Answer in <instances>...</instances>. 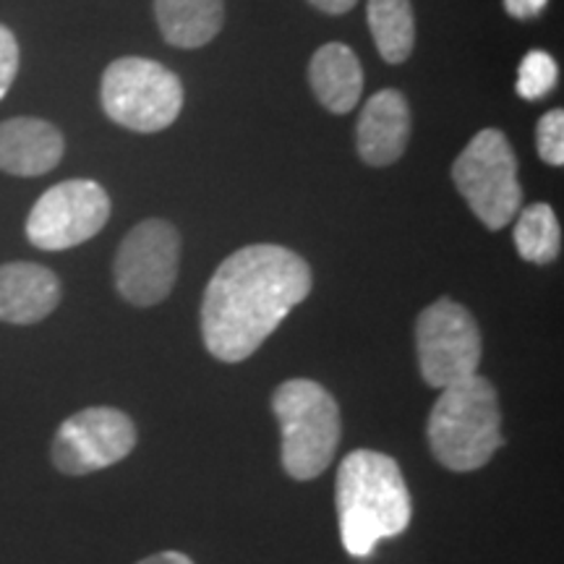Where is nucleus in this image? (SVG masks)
<instances>
[{
  "instance_id": "nucleus-1",
  "label": "nucleus",
  "mask_w": 564,
  "mask_h": 564,
  "mask_svg": "<svg viewBox=\"0 0 564 564\" xmlns=\"http://www.w3.org/2000/svg\"><path fill=\"white\" fill-rule=\"evenodd\" d=\"M312 293V270L274 243L232 251L212 274L202 301V337L217 361L241 364Z\"/></svg>"
},
{
  "instance_id": "nucleus-2",
  "label": "nucleus",
  "mask_w": 564,
  "mask_h": 564,
  "mask_svg": "<svg viewBox=\"0 0 564 564\" xmlns=\"http://www.w3.org/2000/svg\"><path fill=\"white\" fill-rule=\"evenodd\" d=\"M335 507L345 552L358 560L371 556L379 541L405 533L413 518L403 470L377 449H356L340 463Z\"/></svg>"
},
{
  "instance_id": "nucleus-3",
  "label": "nucleus",
  "mask_w": 564,
  "mask_h": 564,
  "mask_svg": "<svg viewBox=\"0 0 564 564\" xmlns=\"http://www.w3.org/2000/svg\"><path fill=\"white\" fill-rule=\"evenodd\" d=\"M426 436L436 463L447 470L470 474L489 465L507 442L499 398L489 379L474 373L444 387L429 413Z\"/></svg>"
},
{
  "instance_id": "nucleus-4",
  "label": "nucleus",
  "mask_w": 564,
  "mask_h": 564,
  "mask_svg": "<svg viewBox=\"0 0 564 564\" xmlns=\"http://www.w3.org/2000/svg\"><path fill=\"white\" fill-rule=\"evenodd\" d=\"M272 413L282 436V470L293 481L319 478L343 440V415L333 392L314 379H288L272 392Z\"/></svg>"
},
{
  "instance_id": "nucleus-5",
  "label": "nucleus",
  "mask_w": 564,
  "mask_h": 564,
  "mask_svg": "<svg viewBox=\"0 0 564 564\" xmlns=\"http://www.w3.org/2000/svg\"><path fill=\"white\" fill-rule=\"evenodd\" d=\"M453 181L468 207L489 230H502L523 207L518 160L502 131H478L453 165Z\"/></svg>"
},
{
  "instance_id": "nucleus-6",
  "label": "nucleus",
  "mask_w": 564,
  "mask_h": 564,
  "mask_svg": "<svg viewBox=\"0 0 564 564\" xmlns=\"http://www.w3.org/2000/svg\"><path fill=\"white\" fill-rule=\"evenodd\" d=\"M102 108L123 129L154 133L181 116L183 87L158 61L118 58L102 76Z\"/></svg>"
},
{
  "instance_id": "nucleus-7",
  "label": "nucleus",
  "mask_w": 564,
  "mask_h": 564,
  "mask_svg": "<svg viewBox=\"0 0 564 564\" xmlns=\"http://www.w3.org/2000/svg\"><path fill=\"white\" fill-rule=\"evenodd\" d=\"M415 352L423 382L444 390L478 371L484 356L481 329L463 303L440 299L419 314Z\"/></svg>"
},
{
  "instance_id": "nucleus-8",
  "label": "nucleus",
  "mask_w": 564,
  "mask_h": 564,
  "mask_svg": "<svg viewBox=\"0 0 564 564\" xmlns=\"http://www.w3.org/2000/svg\"><path fill=\"white\" fill-rule=\"evenodd\" d=\"M181 264V236L167 220H144L123 238L112 264L118 293L131 306H158L173 293Z\"/></svg>"
},
{
  "instance_id": "nucleus-9",
  "label": "nucleus",
  "mask_w": 564,
  "mask_h": 564,
  "mask_svg": "<svg viewBox=\"0 0 564 564\" xmlns=\"http://www.w3.org/2000/svg\"><path fill=\"white\" fill-rule=\"evenodd\" d=\"M110 220V196L95 181H63L47 188L26 217V238L42 251L87 243Z\"/></svg>"
},
{
  "instance_id": "nucleus-10",
  "label": "nucleus",
  "mask_w": 564,
  "mask_h": 564,
  "mask_svg": "<svg viewBox=\"0 0 564 564\" xmlns=\"http://www.w3.org/2000/svg\"><path fill=\"white\" fill-rule=\"evenodd\" d=\"M137 447V426L118 408L97 405L68 415L53 436V465L66 476H89L126 460Z\"/></svg>"
},
{
  "instance_id": "nucleus-11",
  "label": "nucleus",
  "mask_w": 564,
  "mask_h": 564,
  "mask_svg": "<svg viewBox=\"0 0 564 564\" xmlns=\"http://www.w3.org/2000/svg\"><path fill=\"white\" fill-rule=\"evenodd\" d=\"M411 139V110L398 89H382L366 102L358 121V154L366 165L384 167L403 158Z\"/></svg>"
},
{
  "instance_id": "nucleus-12",
  "label": "nucleus",
  "mask_w": 564,
  "mask_h": 564,
  "mask_svg": "<svg viewBox=\"0 0 564 564\" xmlns=\"http://www.w3.org/2000/svg\"><path fill=\"white\" fill-rule=\"evenodd\" d=\"M61 303V280L34 262L0 264V322L37 324Z\"/></svg>"
},
{
  "instance_id": "nucleus-13",
  "label": "nucleus",
  "mask_w": 564,
  "mask_h": 564,
  "mask_svg": "<svg viewBox=\"0 0 564 564\" xmlns=\"http://www.w3.org/2000/svg\"><path fill=\"white\" fill-rule=\"evenodd\" d=\"M66 150L63 133L40 118H11L0 123V171L34 178L51 173Z\"/></svg>"
},
{
  "instance_id": "nucleus-14",
  "label": "nucleus",
  "mask_w": 564,
  "mask_h": 564,
  "mask_svg": "<svg viewBox=\"0 0 564 564\" xmlns=\"http://www.w3.org/2000/svg\"><path fill=\"white\" fill-rule=\"evenodd\" d=\"M312 89L324 108L329 112H350L361 102L364 91V68L358 55L343 42H327L314 53L308 66Z\"/></svg>"
},
{
  "instance_id": "nucleus-15",
  "label": "nucleus",
  "mask_w": 564,
  "mask_h": 564,
  "mask_svg": "<svg viewBox=\"0 0 564 564\" xmlns=\"http://www.w3.org/2000/svg\"><path fill=\"white\" fill-rule=\"evenodd\" d=\"M154 17L171 45L194 51L220 34L223 0H154Z\"/></svg>"
},
{
  "instance_id": "nucleus-16",
  "label": "nucleus",
  "mask_w": 564,
  "mask_h": 564,
  "mask_svg": "<svg viewBox=\"0 0 564 564\" xmlns=\"http://www.w3.org/2000/svg\"><path fill=\"white\" fill-rule=\"evenodd\" d=\"M369 26L377 51L387 63L411 58L415 45V21L411 0H369Z\"/></svg>"
},
{
  "instance_id": "nucleus-17",
  "label": "nucleus",
  "mask_w": 564,
  "mask_h": 564,
  "mask_svg": "<svg viewBox=\"0 0 564 564\" xmlns=\"http://www.w3.org/2000/svg\"><path fill=\"white\" fill-rule=\"evenodd\" d=\"M518 223H514V249L531 264H552L560 259L562 251V230L554 209L539 202L531 207L520 209Z\"/></svg>"
},
{
  "instance_id": "nucleus-18",
  "label": "nucleus",
  "mask_w": 564,
  "mask_h": 564,
  "mask_svg": "<svg viewBox=\"0 0 564 564\" xmlns=\"http://www.w3.org/2000/svg\"><path fill=\"white\" fill-rule=\"evenodd\" d=\"M556 76H560V68H556L552 55L544 51L528 53L518 70V95L528 102L544 100L556 87Z\"/></svg>"
},
{
  "instance_id": "nucleus-19",
  "label": "nucleus",
  "mask_w": 564,
  "mask_h": 564,
  "mask_svg": "<svg viewBox=\"0 0 564 564\" xmlns=\"http://www.w3.org/2000/svg\"><path fill=\"white\" fill-rule=\"evenodd\" d=\"M535 141H539V154L546 165L560 167L564 162V112L552 110L546 112L535 129Z\"/></svg>"
},
{
  "instance_id": "nucleus-20",
  "label": "nucleus",
  "mask_w": 564,
  "mask_h": 564,
  "mask_svg": "<svg viewBox=\"0 0 564 564\" xmlns=\"http://www.w3.org/2000/svg\"><path fill=\"white\" fill-rule=\"evenodd\" d=\"M19 70V42L9 26L0 24V100L9 95Z\"/></svg>"
},
{
  "instance_id": "nucleus-21",
  "label": "nucleus",
  "mask_w": 564,
  "mask_h": 564,
  "mask_svg": "<svg viewBox=\"0 0 564 564\" xmlns=\"http://www.w3.org/2000/svg\"><path fill=\"white\" fill-rule=\"evenodd\" d=\"M549 0H505V9L514 19H535L546 9Z\"/></svg>"
},
{
  "instance_id": "nucleus-22",
  "label": "nucleus",
  "mask_w": 564,
  "mask_h": 564,
  "mask_svg": "<svg viewBox=\"0 0 564 564\" xmlns=\"http://www.w3.org/2000/svg\"><path fill=\"white\" fill-rule=\"evenodd\" d=\"M308 3L316 6L322 13H329V17H343V13L356 9L358 0H308Z\"/></svg>"
},
{
  "instance_id": "nucleus-23",
  "label": "nucleus",
  "mask_w": 564,
  "mask_h": 564,
  "mask_svg": "<svg viewBox=\"0 0 564 564\" xmlns=\"http://www.w3.org/2000/svg\"><path fill=\"white\" fill-rule=\"evenodd\" d=\"M137 564H194L192 556H186L183 552H173V549H167V552H158L152 556H147V560H141Z\"/></svg>"
}]
</instances>
